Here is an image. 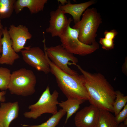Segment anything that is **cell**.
<instances>
[{"instance_id": "cell-1", "label": "cell", "mask_w": 127, "mask_h": 127, "mask_svg": "<svg viewBox=\"0 0 127 127\" xmlns=\"http://www.w3.org/2000/svg\"><path fill=\"white\" fill-rule=\"evenodd\" d=\"M75 65L83 76L91 104L100 110L113 113V104L115 98V91L111 84L102 74L91 73L79 65Z\"/></svg>"}, {"instance_id": "cell-2", "label": "cell", "mask_w": 127, "mask_h": 127, "mask_svg": "<svg viewBox=\"0 0 127 127\" xmlns=\"http://www.w3.org/2000/svg\"><path fill=\"white\" fill-rule=\"evenodd\" d=\"M45 53L50 72L55 77L58 87L67 98L89 100V97L83 75H71L65 73L53 64Z\"/></svg>"}, {"instance_id": "cell-3", "label": "cell", "mask_w": 127, "mask_h": 127, "mask_svg": "<svg viewBox=\"0 0 127 127\" xmlns=\"http://www.w3.org/2000/svg\"><path fill=\"white\" fill-rule=\"evenodd\" d=\"M78 22L75 23L72 28L79 30L78 39L82 43L91 45L96 41L97 32L102 20L96 8H87L82 15Z\"/></svg>"}, {"instance_id": "cell-4", "label": "cell", "mask_w": 127, "mask_h": 127, "mask_svg": "<svg viewBox=\"0 0 127 127\" xmlns=\"http://www.w3.org/2000/svg\"><path fill=\"white\" fill-rule=\"evenodd\" d=\"M36 83V77L33 71L21 68L11 73L8 89L12 94L30 96L35 92Z\"/></svg>"}, {"instance_id": "cell-5", "label": "cell", "mask_w": 127, "mask_h": 127, "mask_svg": "<svg viewBox=\"0 0 127 127\" xmlns=\"http://www.w3.org/2000/svg\"><path fill=\"white\" fill-rule=\"evenodd\" d=\"M79 30L71 28L69 25L59 37L61 45L66 50L73 54L85 56L91 54L99 48L96 41L91 45L84 44L79 41Z\"/></svg>"}, {"instance_id": "cell-6", "label": "cell", "mask_w": 127, "mask_h": 127, "mask_svg": "<svg viewBox=\"0 0 127 127\" xmlns=\"http://www.w3.org/2000/svg\"><path fill=\"white\" fill-rule=\"evenodd\" d=\"M59 93L55 90L51 94L50 87L48 85L43 92L38 101L35 103L28 107L30 110L23 114L27 118L36 119L45 113H49L52 115L58 111L57 105L59 103L57 100Z\"/></svg>"}, {"instance_id": "cell-7", "label": "cell", "mask_w": 127, "mask_h": 127, "mask_svg": "<svg viewBox=\"0 0 127 127\" xmlns=\"http://www.w3.org/2000/svg\"><path fill=\"white\" fill-rule=\"evenodd\" d=\"M44 44V50L47 56L51 61L59 68L65 73L71 75L78 74L75 71L71 69L69 65H75L78 61L77 58L73 54L68 52L61 45L46 47Z\"/></svg>"}, {"instance_id": "cell-8", "label": "cell", "mask_w": 127, "mask_h": 127, "mask_svg": "<svg viewBox=\"0 0 127 127\" xmlns=\"http://www.w3.org/2000/svg\"><path fill=\"white\" fill-rule=\"evenodd\" d=\"M20 52L23 60L27 64L45 74L50 72V66L45 54L39 47L29 46Z\"/></svg>"}, {"instance_id": "cell-9", "label": "cell", "mask_w": 127, "mask_h": 127, "mask_svg": "<svg viewBox=\"0 0 127 127\" xmlns=\"http://www.w3.org/2000/svg\"><path fill=\"white\" fill-rule=\"evenodd\" d=\"M63 11L58 8L51 12L48 27L46 30L47 33L51 34L52 37H59L64 33L72 20L68 19Z\"/></svg>"}, {"instance_id": "cell-10", "label": "cell", "mask_w": 127, "mask_h": 127, "mask_svg": "<svg viewBox=\"0 0 127 127\" xmlns=\"http://www.w3.org/2000/svg\"><path fill=\"white\" fill-rule=\"evenodd\" d=\"M100 110L91 104L78 112L74 118L76 127H96L99 116Z\"/></svg>"}, {"instance_id": "cell-11", "label": "cell", "mask_w": 127, "mask_h": 127, "mask_svg": "<svg viewBox=\"0 0 127 127\" xmlns=\"http://www.w3.org/2000/svg\"><path fill=\"white\" fill-rule=\"evenodd\" d=\"M8 32L12 42V48L16 53L21 52L24 47L26 41L30 40L32 34L25 25L20 24L16 26L11 25L8 29Z\"/></svg>"}, {"instance_id": "cell-12", "label": "cell", "mask_w": 127, "mask_h": 127, "mask_svg": "<svg viewBox=\"0 0 127 127\" xmlns=\"http://www.w3.org/2000/svg\"><path fill=\"white\" fill-rule=\"evenodd\" d=\"M2 54L0 57V64L12 65L15 60L20 58L19 55L12 48V42L8 32L7 27L2 29Z\"/></svg>"}, {"instance_id": "cell-13", "label": "cell", "mask_w": 127, "mask_h": 127, "mask_svg": "<svg viewBox=\"0 0 127 127\" xmlns=\"http://www.w3.org/2000/svg\"><path fill=\"white\" fill-rule=\"evenodd\" d=\"M19 107L18 101L1 103L0 106V125L9 127L11 122L18 116Z\"/></svg>"}, {"instance_id": "cell-14", "label": "cell", "mask_w": 127, "mask_h": 127, "mask_svg": "<svg viewBox=\"0 0 127 127\" xmlns=\"http://www.w3.org/2000/svg\"><path fill=\"white\" fill-rule=\"evenodd\" d=\"M96 2L95 0H91L84 3L72 4L69 1L68 3L64 5H59L58 8L65 14L68 13L71 15L75 23L80 20L81 16L89 6L95 4Z\"/></svg>"}, {"instance_id": "cell-15", "label": "cell", "mask_w": 127, "mask_h": 127, "mask_svg": "<svg viewBox=\"0 0 127 127\" xmlns=\"http://www.w3.org/2000/svg\"><path fill=\"white\" fill-rule=\"evenodd\" d=\"M47 0H17L14 5V10L19 13L24 8H28L31 14L37 13L43 11Z\"/></svg>"}, {"instance_id": "cell-16", "label": "cell", "mask_w": 127, "mask_h": 127, "mask_svg": "<svg viewBox=\"0 0 127 127\" xmlns=\"http://www.w3.org/2000/svg\"><path fill=\"white\" fill-rule=\"evenodd\" d=\"M85 101L82 99L69 98L59 103V106L67 114L65 124L67 123L69 118L78 110L80 105Z\"/></svg>"}, {"instance_id": "cell-17", "label": "cell", "mask_w": 127, "mask_h": 127, "mask_svg": "<svg viewBox=\"0 0 127 127\" xmlns=\"http://www.w3.org/2000/svg\"><path fill=\"white\" fill-rule=\"evenodd\" d=\"M114 116L111 113L103 110H100L98 121L96 127H118Z\"/></svg>"}, {"instance_id": "cell-18", "label": "cell", "mask_w": 127, "mask_h": 127, "mask_svg": "<svg viewBox=\"0 0 127 127\" xmlns=\"http://www.w3.org/2000/svg\"><path fill=\"white\" fill-rule=\"evenodd\" d=\"M66 112L60 109L55 114L53 115L46 122L39 125H29L22 124L23 127H56L62 118L66 114Z\"/></svg>"}, {"instance_id": "cell-19", "label": "cell", "mask_w": 127, "mask_h": 127, "mask_svg": "<svg viewBox=\"0 0 127 127\" xmlns=\"http://www.w3.org/2000/svg\"><path fill=\"white\" fill-rule=\"evenodd\" d=\"M16 0H0V19L8 18L14 10Z\"/></svg>"}, {"instance_id": "cell-20", "label": "cell", "mask_w": 127, "mask_h": 127, "mask_svg": "<svg viewBox=\"0 0 127 127\" xmlns=\"http://www.w3.org/2000/svg\"><path fill=\"white\" fill-rule=\"evenodd\" d=\"M127 102V96H125L119 91H115V98L113 104V111L115 116L121 111Z\"/></svg>"}, {"instance_id": "cell-21", "label": "cell", "mask_w": 127, "mask_h": 127, "mask_svg": "<svg viewBox=\"0 0 127 127\" xmlns=\"http://www.w3.org/2000/svg\"><path fill=\"white\" fill-rule=\"evenodd\" d=\"M11 73L9 69L0 67V90L5 91L8 88Z\"/></svg>"}, {"instance_id": "cell-22", "label": "cell", "mask_w": 127, "mask_h": 127, "mask_svg": "<svg viewBox=\"0 0 127 127\" xmlns=\"http://www.w3.org/2000/svg\"><path fill=\"white\" fill-rule=\"evenodd\" d=\"M103 49L108 50L113 49L114 47L115 44L114 40L106 39L104 38H99V41Z\"/></svg>"}, {"instance_id": "cell-23", "label": "cell", "mask_w": 127, "mask_h": 127, "mask_svg": "<svg viewBox=\"0 0 127 127\" xmlns=\"http://www.w3.org/2000/svg\"><path fill=\"white\" fill-rule=\"evenodd\" d=\"M127 118V104L124 107L123 110L117 115L114 116L115 121L119 125L122 123L124 120Z\"/></svg>"}, {"instance_id": "cell-24", "label": "cell", "mask_w": 127, "mask_h": 127, "mask_svg": "<svg viewBox=\"0 0 127 127\" xmlns=\"http://www.w3.org/2000/svg\"><path fill=\"white\" fill-rule=\"evenodd\" d=\"M118 33L117 31L115 29H112L109 31L105 30L104 32V38L114 40Z\"/></svg>"}, {"instance_id": "cell-25", "label": "cell", "mask_w": 127, "mask_h": 127, "mask_svg": "<svg viewBox=\"0 0 127 127\" xmlns=\"http://www.w3.org/2000/svg\"><path fill=\"white\" fill-rule=\"evenodd\" d=\"M6 93V91H3L0 92V102H4L6 100L5 95Z\"/></svg>"}, {"instance_id": "cell-26", "label": "cell", "mask_w": 127, "mask_h": 127, "mask_svg": "<svg viewBox=\"0 0 127 127\" xmlns=\"http://www.w3.org/2000/svg\"><path fill=\"white\" fill-rule=\"evenodd\" d=\"M2 35H3V33L2 30H1L0 31V53H2V47L1 42V39Z\"/></svg>"}, {"instance_id": "cell-27", "label": "cell", "mask_w": 127, "mask_h": 127, "mask_svg": "<svg viewBox=\"0 0 127 127\" xmlns=\"http://www.w3.org/2000/svg\"><path fill=\"white\" fill-rule=\"evenodd\" d=\"M57 1L58 2L61 3V5H64L67 4L68 1L67 0H58Z\"/></svg>"}, {"instance_id": "cell-28", "label": "cell", "mask_w": 127, "mask_h": 127, "mask_svg": "<svg viewBox=\"0 0 127 127\" xmlns=\"http://www.w3.org/2000/svg\"><path fill=\"white\" fill-rule=\"evenodd\" d=\"M118 127H127V126L124 125L123 123H121L118 125Z\"/></svg>"}, {"instance_id": "cell-29", "label": "cell", "mask_w": 127, "mask_h": 127, "mask_svg": "<svg viewBox=\"0 0 127 127\" xmlns=\"http://www.w3.org/2000/svg\"><path fill=\"white\" fill-rule=\"evenodd\" d=\"M123 124L126 126H127V118L125 119L123 121Z\"/></svg>"}, {"instance_id": "cell-30", "label": "cell", "mask_w": 127, "mask_h": 127, "mask_svg": "<svg viewBox=\"0 0 127 127\" xmlns=\"http://www.w3.org/2000/svg\"><path fill=\"white\" fill-rule=\"evenodd\" d=\"M3 28V25L2 24L1 20L0 19V31L2 30Z\"/></svg>"}, {"instance_id": "cell-31", "label": "cell", "mask_w": 127, "mask_h": 127, "mask_svg": "<svg viewBox=\"0 0 127 127\" xmlns=\"http://www.w3.org/2000/svg\"><path fill=\"white\" fill-rule=\"evenodd\" d=\"M0 127H3L2 126L0 125Z\"/></svg>"}, {"instance_id": "cell-32", "label": "cell", "mask_w": 127, "mask_h": 127, "mask_svg": "<svg viewBox=\"0 0 127 127\" xmlns=\"http://www.w3.org/2000/svg\"><path fill=\"white\" fill-rule=\"evenodd\" d=\"M1 56V55H0V56Z\"/></svg>"}]
</instances>
